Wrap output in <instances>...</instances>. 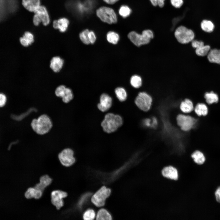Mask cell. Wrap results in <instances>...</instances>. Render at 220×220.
I'll use <instances>...</instances> for the list:
<instances>
[{
    "label": "cell",
    "mask_w": 220,
    "mask_h": 220,
    "mask_svg": "<svg viewBox=\"0 0 220 220\" xmlns=\"http://www.w3.org/2000/svg\"><path fill=\"white\" fill-rule=\"evenodd\" d=\"M31 125L35 132L42 135L49 132L52 127L53 124L51 120L47 115L42 114L37 118L33 119Z\"/></svg>",
    "instance_id": "6da1fadb"
},
{
    "label": "cell",
    "mask_w": 220,
    "mask_h": 220,
    "mask_svg": "<svg viewBox=\"0 0 220 220\" xmlns=\"http://www.w3.org/2000/svg\"><path fill=\"white\" fill-rule=\"evenodd\" d=\"M123 123V120L120 116L109 113L105 115L101 125L105 132L111 133L116 130Z\"/></svg>",
    "instance_id": "7a4b0ae2"
},
{
    "label": "cell",
    "mask_w": 220,
    "mask_h": 220,
    "mask_svg": "<svg viewBox=\"0 0 220 220\" xmlns=\"http://www.w3.org/2000/svg\"><path fill=\"white\" fill-rule=\"evenodd\" d=\"M154 36L153 32L149 29L143 30L141 34L134 31H131L128 35V37L131 42L137 47L148 44Z\"/></svg>",
    "instance_id": "3957f363"
},
{
    "label": "cell",
    "mask_w": 220,
    "mask_h": 220,
    "mask_svg": "<svg viewBox=\"0 0 220 220\" xmlns=\"http://www.w3.org/2000/svg\"><path fill=\"white\" fill-rule=\"evenodd\" d=\"M174 34L177 40L182 44L191 42L195 37V33L192 30L182 25L176 28Z\"/></svg>",
    "instance_id": "277c9868"
},
{
    "label": "cell",
    "mask_w": 220,
    "mask_h": 220,
    "mask_svg": "<svg viewBox=\"0 0 220 220\" xmlns=\"http://www.w3.org/2000/svg\"><path fill=\"white\" fill-rule=\"evenodd\" d=\"M197 115L194 117L189 114L180 113L176 117L177 125L183 131L188 132L193 128L197 120Z\"/></svg>",
    "instance_id": "5b68a950"
},
{
    "label": "cell",
    "mask_w": 220,
    "mask_h": 220,
    "mask_svg": "<svg viewBox=\"0 0 220 220\" xmlns=\"http://www.w3.org/2000/svg\"><path fill=\"white\" fill-rule=\"evenodd\" d=\"M152 102V96L145 91L139 92L134 99V103L137 107L144 112H147L150 109Z\"/></svg>",
    "instance_id": "8992f818"
},
{
    "label": "cell",
    "mask_w": 220,
    "mask_h": 220,
    "mask_svg": "<svg viewBox=\"0 0 220 220\" xmlns=\"http://www.w3.org/2000/svg\"><path fill=\"white\" fill-rule=\"evenodd\" d=\"M97 16L102 21L108 24L116 23L117 22L116 14L114 10L109 7L103 6L96 11Z\"/></svg>",
    "instance_id": "52a82bcc"
},
{
    "label": "cell",
    "mask_w": 220,
    "mask_h": 220,
    "mask_svg": "<svg viewBox=\"0 0 220 220\" xmlns=\"http://www.w3.org/2000/svg\"><path fill=\"white\" fill-rule=\"evenodd\" d=\"M111 193L110 189L103 186L93 196L91 201L97 207L103 206L105 204V199L109 196Z\"/></svg>",
    "instance_id": "ba28073f"
},
{
    "label": "cell",
    "mask_w": 220,
    "mask_h": 220,
    "mask_svg": "<svg viewBox=\"0 0 220 220\" xmlns=\"http://www.w3.org/2000/svg\"><path fill=\"white\" fill-rule=\"evenodd\" d=\"M74 155L73 150L71 148H67L63 150L59 154L58 157L63 165L68 167L73 164L75 161Z\"/></svg>",
    "instance_id": "9c48e42d"
},
{
    "label": "cell",
    "mask_w": 220,
    "mask_h": 220,
    "mask_svg": "<svg viewBox=\"0 0 220 220\" xmlns=\"http://www.w3.org/2000/svg\"><path fill=\"white\" fill-rule=\"evenodd\" d=\"M68 195L67 193L62 191L56 190L51 193V201L57 209H59L64 205L63 199Z\"/></svg>",
    "instance_id": "30bf717a"
},
{
    "label": "cell",
    "mask_w": 220,
    "mask_h": 220,
    "mask_svg": "<svg viewBox=\"0 0 220 220\" xmlns=\"http://www.w3.org/2000/svg\"><path fill=\"white\" fill-rule=\"evenodd\" d=\"M112 99L106 94H102L100 97V102L97 105L98 109L102 112L108 110L112 105Z\"/></svg>",
    "instance_id": "8fae6325"
},
{
    "label": "cell",
    "mask_w": 220,
    "mask_h": 220,
    "mask_svg": "<svg viewBox=\"0 0 220 220\" xmlns=\"http://www.w3.org/2000/svg\"><path fill=\"white\" fill-rule=\"evenodd\" d=\"M34 12L38 15L44 25L46 26L49 24L50 17L47 11L44 6H39Z\"/></svg>",
    "instance_id": "7c38bea8"
},
{
    "label": "cell",
    "mask_w": 220,
    "mask_h": 220,
    "mask_svg": "<svg viewBox=\"0 0 220 220\" xmlns=\"http://www.w3.org/2000/svg\"><path fill=\"white\" fill-rule=\"evenodd\" d=\"M162 174L164 177L170 179L176 180L178 178L177 170L171 166L164 167L162 170Z\"/></svg>",
    "instance_id": "4fadbf2b"
},
{
    "label": "cell",
    "mask_w": 220,
    "mask_h": 220,
    "mask_svg": "<svg viewBox=\"0 0 220 220\" xmlns=\"http://www.w3.org/2000/svg\"><path fill=\"white\" fill-rule=\"evenodd\" d=\"M179 108L182 113L188 114L194 110V106L191 100L186 98L181 102Z\"/></svg>",
    "instance_id": "5bb4252c"
},
{
    "label": "cell",
    "mask_w": 220,
    "mask_h": 220,
    "mask_svg": "<svg viewBox=\"0 0 220 220\" xmlns=\"http://www.w3.org/2000/svg\"><path fill=\"white\" fill-rule=\"evenodd\" d=\"M64 64L63 59L59 56L53 57L50 61V67L55 72H58L62 68Z\"/></svg>",
    "instance_id": "9a60e30c"
},
{
    "label": "cell",
    "mask_w": 220,
    "mask_h": 220,
    "mask_svg": "<svg viewBox=\"0 0 220 220\" xmlns=\"http://www.w3.org/2000/svg\"><path fill=\"white\" fill-rule=\"evenodd\" d=\"M69 24V21L68 19L62 18L57 20H54L53 25L54 28L59 29L61 32H64L66 31Z\"/></svg>",
    "instance_id": "2e32d148"
},
{
    "label": "cell",
    "mask_w": 220,
    "mask_h": 220,
    "mask_svg": "<svg viewBox=\"0 0 220 220\" xmlns=\"http://www.w3.org/2000/svg\"><path fill=\"white\" fill-rule=\"evenodd\" d=\"M194 111L198 116H205L208 112L207 105L204 103H198L194 107Z\"/></svg>",
    "instance_id": "e0dca14e"
},
{
    "label": "cell",
    "mask_w": 220,
    "mask_h": 220,
    "mask_svg": "<svg viewBox=\"0 0 220 220\" xmlns=\"http://www.w3.org/2000/svg\"><path fill=\"white\" fill-rule=\"evenodd\" d=\"M22 4L27 10L34 12L40 6V0H22Z\"/></svg>",
    "instance_id": "ac0fdd59"
},
{
    "label": "cell",
    "mask_w": 220,
    "mask_h": 220,
    "mask_svg": "<svg viewBox=\"0 0 220 220\" xmlns=\"http://www.w3.org/2000/svg\"><path fill=\"white\" fill-rule=\"evenodd\" d=\"M205 104L207 105H210L213 104L217 103L219 100L218 95L213 91L206 92L204 95Z\"/></svg>",
    "instance_id": "d6986e66"
},
{
    "label": "cell",
    "mask_w": 220,
    "mask_h": 220,
    "mask_svg": "<svg viewBox=\"0 0 220 220\" xmlns=\"http://www.w3.org/2000/svg\"><path fill=\"white\" fill-rule=\"evenodd\" d=\"M34 41L33 34L29 31L25 32L23 36L20 38V42L23 46L27 47L31 45Z\"/></svg>",
    "instance_id": "ffe728a7"
},
{
    "label": "cell",
    "mask_w": 220,
    "mask_h": 220,
    "mask_svg": "<svg viewBox=\"0 0 220 220\" xmlns=\"http://www.w3.org/2000/svg\"><path fill=\"white\" fill-rule=\"evenodd\" d=\"M52 181L51 178L48 175H44L40 178L39 183L37 184L34 187L43 192L45 188L51 183Z\"/></svg>",
    "instance_id": "44dd1931"
},
{
    "label": "cell",
    "mask_w": 220,
    "mask_h": 220,
    "mask_svg": "<svg viewBox=\"0 0 220 220\" xmlns=\"http://www.w3.org/2000/svg\"><path fill=\"white\" fill-rule=\"evenodd\" d=\"M42 191L35 187L28 188L25 193V196L27 199L34 198L36 199L40 198L42 196Z\"/></svg>",
    "instance_id": "7402d4cb"
},
{
    "label": "cell",
    "mask_w": 220,
    "mask_h": 220,
    "mask_svg": "<svg viewBox=\"0 0 220 220\" xmlns=\"http://www.w3.org/2000/svg\"><path fill=\"white\" fill-rule=\"evenodd\" d=\"M191 157L194 161L199 165L203 164L205 162L206 158L204 153L201 151L196 150L191 154Z\"/></svg>",
    "instance_id": "603a6c76"
},
{
    "label": "cell",
    "mask_w": 220,
    "mask_h": 220,
    "mask_svg": "<svg viewBox=\"0 0 220 220\" xmlns=\"http://www.w3.org/2000/svg\"><path fill=\"white\" fill-rule=\"evenodd\" d=\"M207 57L210 62L220 64V50L215 49L210 50Z\"/></svg>",
    "instance_id": "cb8c5ba5"
},
{
    "label": "cell",
    "mask_w": 220,
    "mask_h": 220,
    "mask_svg": "<svg viewBox=\"0 0 220 220\" xmlns=\"http://www.w3.org/2000/svg\"><path fill=\"white\" fill-rule=\"evenodd\" d=\"M131 85L134 88L138 89L141 87L142 84V79L139 75L136 74L132 75L130 79Z\"/></svg>",
    "instance_id": "d4e9b609"
},
{
    "label": "cell",
    "mask_w": 220,
    "mask_h": 220,
    "mask_svg": "<svg viewBox=\"0 0 220 220\" xmlns=\"http://www.w3.org/2000/svg\"><path fill=\"white\" fill-rule=\"evenodd\" d=\"M200 26L203 31L207 32H212L214 28V25L212 22L211 21L206 20L202 21Z\"/></svg>",
    "instance_id": "484cf974"
},
{
    "label": "cell",
    "mask_w": 220,
    "mask_h": 220,
    "mask_svg": "<svg viewBox=\"0 0 220 220\" xmlns=\"http://www.w3.org/2000/svg\"><path fill=\"white\" fill-rule=\"evenodd\" d=\"M116 96L118 100L121 101H125L127 97V94L125 90L122 87H118L115 90Z\"/></svg>",
    "instance_id": "4316f807"
},
{
    "label": "cell",
    "mask_w": 220,
    "mask_h": 220,
    "mask_svg": "<svg viewBox=\"0 0 220 220\" xmlns=\"http://www.w3.org/2000/svg\"><path fill=\"white\" fill-rule=\"evenodd\" d=\"M96 219L97 220H111L112 217L109 213L105 209H101L98 212Z\"/></svg>",
    "instance_id": "83f0119b"
},
{
    "label": "cell",
    "mask_w": 220,
    "mask_h": 220,
    "mask_svg": "<svg viewBox=\"0 0 220 220\" xmlns=\"http://www.w3.org/2000/svg\"><path fill=\"white\" fill-rule=\"evenodd\" d=\"M210 50V47L208 45L201 46L195 49V52L199 57H204L207 55Z\"/></svg>",
    "instance_id": "f1b7e54d"
},
{
    "label": "cell",
    "mask_w": 220,
    "mask_h": 220,
    "mask_svg": "<svg viewBox=\"0 0 220 220\" xmlns=\"http://www.w3.org/2000/svg\"><path fill=\"white\" fill-rule=\"evenodd\" d=\"M106 38L109 42L113 44H117L119 39V35L113 31H110L108 33Z\"/></svg>",
    "instance_id": "f546056e"
},
{
    "label": "cell",
    "mask_w": 220,
    "mask_h": 220,
    "mask_svg": "<svg viewBox=\"0 0 220 220\" xmlns=\"http://www.w3.org/2000/svg\"><path fill=\"white\" fill-rule=\"evenodd\" d=\"M73 98V94L71 89L69 88H66L65 93L61 98L62 101L67 103L70 102Z\"/></svg>",
    "instance_id": "4dcf8cb0"
},
{
    "label": "cell",
    "mask_w": 220,
    "mask_h": 220,
    "mask_svg": "<svg viewBox=\"0 0 220 220\" xmlns=\"http://www.w3.org/2000/svg\"><path fill=\"white\" fill-rule=\"evenodd\" d=\"M89 31L88 29H85L81 32L79 35V38L81 41L86 45L90 44L88 37Z\"/></svg>",
    "instance_id": "1f68e13d"
},
{
    "label": "cell",
    "mask_w": 220,
    "mask_h": 220,
    "mask_svg": "<svg viewBox=\"0 0 220 220\" xmlns=\"http://www.w3.org/2000/svg\"><path fill=\"white\" fill-rule=\"evenodd\" d=\"M131 12L130 9L126 6H122L119 10V14L123 17L128 16L130 14Z\"/></svg>",
    "instance_id": "d6a6232c"
},
{
    "label": "cell",
    "mask_w": 220,
    "mask_h": 220,
    "mask_svg": "<svg viewBox=\"0 0 220 220\" xmlns=\"http://www.w3.org/2000/svg\"><path fill=\"white\" fill-rule=\"evenodd\" d=\"M95 216V212L91 209L86 210L83 215V218L85 220H92L94 219Z\"/></svg>",
    "instance_id": "836d02e7"
},
{
    "label": "cell",
    "mask_w": 220,
    "mask_h": 220,
    "mask_svg": "<svg viewBox=\"0 0 220 220\" xmlns=\"http://www.w3.org/2000/svg\"><path fill=\"white\" fill-rule=\"evenodd\" d=\"M66 88V86L64 85L58 86L55 90V93L56 95L58 97L62 98L65 93Z\"/></svg>",
    "instance_id": "e575fe53"
},
{
    "label": "cell",
    "mask_w": 220,
    "mask_h": 220,
    "mask_svg": "<svg viewBox=\"0 0 220 220\" xmlns=\"http://www.w3.org/2000/svg\"><path fill=\"white\" fill-rule=\"evenodd\" d=\"M171 6L175 8H180L184 4L183 0H170Z\"/></svg>",
    "instance_id": "d590c367"
},
{
    "label": "cell",
    "mask_w": 220,
    "mask_h": 220,
    "mask_svg": "<svg viewBox=\"0 0 220 220\" xmlns=\"http://www.w3.org/2000/svg\"><path fill=\"white\" fill-rule=\"evenodd\" d=\"M191 43L192 47L195 49L204 45L203 41L195 39L191 42Z\"/></svg>",
    "instance_id": "8d00e7d4"
},
{
    "label": "cell",
    "mask_w": 220,
    "mask_h": 220,
    "mask_svg": "<svg viewBox=\"0 0 220 220\" xmlns=\"http://www.w3.org/2000/svg\"><path fill=\"white\" fill-rule=\"evenodd\" d=\"M88 37L90 44H93L95 42L96 38L94 32L92 31H89Z\"/></svg>",
    "instance_id": "74e56055"
},
{
    "label": "cell",
    "mask_w": 220,
    "mask_h": 220,
    "mask_svg": "<svg viewBox=\"0 0 220 220\" xmlns=\"http://www.w3.org/2000/svg\"><path fill=\"white\" fill-rule=\"evenodd\" d=\"M7 101L6 95L2 93H0V107L4 106Z\"/></svg>",
    "instance_id": "f35d334b"
},
{
    "label": "cell",
    "mask_w": 220,
    "mask_h": 220,
    "mask_svg": "<svg viewBox=\"0 0 220 220\" xmlns=\"http://www.w3.org/2000/svg\"><path fill=\"white\" fill-rule=\"evenodd\" d=\"M33 22L35 25L38 26L42 21L38 15L35 14L33 17Z\"/></svg>",
    "instance_id": "ab89813d"
},
{
    "label": "cell",
    "mask_w": 220,
    "mask_h": 220,
    "mask_svg": "<svg viewBox=\"0 0 220 220\" xmlns=\"http://www.w3.org/2000/svg\"><path fill=\"white\" fill-rule=\"evenodd\" d=\"M215 195L216 201L220 203V187H218L216 190Z\"/></svg>",
    "instance_id": "60d3db41"
},
{
    "label": "cell",
    "mask_w": 220,
    "mask_h": 220,
    "mask_svg": "<svg viewBox=\"0 0 220 220\" xmlns=\"http://www.w3.org/2000/svg\"><path fill=\"white\" fill-rule=\"evenodd\" d=\"M166 0H158V6L160 8H163L164 6Z\"/></svg>",
    "instance_id": "b9f144b4"
},
{
    "label": "cell",
    "mask_w": 220,
    "mask_h": 220,
    "mask_svg": "<svg viewBox=\"0 0 220 220\" xmlns=\"http://www.w3.org/2000/svg\"><path fill=\"white\" fill-rule=\"evenodd\" d=\"M119 0H103L106 3L109 4H113Z\"/></svg>",
    "instance_id": "7bdbcfd3"
},
{
    "label": "cell",
    "mask_w": 220,
    "mask_h": 220,
    "mask_svg": "<svg viewBox=\"0 0 220 220\" xmlns=\"http://www.w3.org/2000/svg\"><path fill=\"white\" fill-rule=\"evenodd\" d=\"M152 5L154 6H158V0H149Z\"/></svg>",
    "instance_id": "ee69618b"
}]
</instances>
